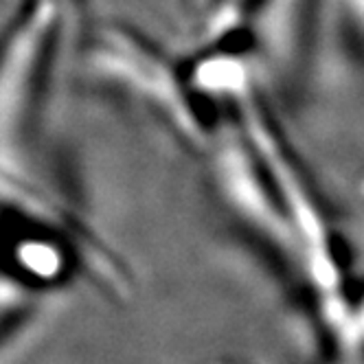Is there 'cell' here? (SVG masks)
I'll use <instances>...</instances> for the list:
<instances>
[{"label": "cell", "mask_w": 364, "mask_h": 364, "mask_svg": "<svg viewBox=\"0 0 364 364\" xmlns=\"http://www.w3.org/2000/svg\"><path fill=\"white\" fill-rule=\"evenodd\" d=\"M60 9L55 0H36L0 48V161L18 139Z\"/></svg>", "instance_id": "2"}, {"label": "cell", "mask_w": 364, "mask_h": 364, "mask_svg": "<svg viewBox=\"0 0 364 364\" xmlns=\"http://www.w3.org/2000/svg\"><path fill=\"white\" fill-rule=\"evenodd\" d=\"M55 3H58V5H60V7H62V0H55Z\"/></svg>", "instance_id": "6"}, {"label": "cell", "mask_w": 364, "mask_h": 364, "mask_svg": "<svg viewBox=\"0 0 364 364\" xmlns=\"http://www.w3.org/2000/svg\"><path fill=\"white\" fill-rule=\"evenodd\" d=\"M0 206L29 218L36 224H42L48 230H55L60 235L80 252V259L86 268L95 272V277L114 288V294L125 292V281L114 264V259L103 250L92 237L90 232L75 222L58 202H53L42 191L33 189L29 182L14 176L5 167H0Z\"/></svg>", "instance_id": "3"}, {"label": "cell", "mask_w": 364, "mask_h": 364, "mask_svg": "<svg viewBox=\"0 0 364 364\" xmlns=\"http://www.w3.org/2000/svg\"><path fill=\"white\" fill-rule=\"evenodd\" d=\"M92 66L159 110L182 141L198 147L209 143L178 73L129 31L114 27L101 31L92 50Z\"/></svg>", "instance_id": "1"}, {"label": "cell", "mask_w": 364, "mask_h": 364, "mask_svg": "<svg viewBox=\"0 0 364 364\" xmlns=\"http://www.w3.org/2000/svg\"><path fill=\"white\" fill-rule=\"evenodd\" d=\"M309 0H262L257 11V36L272 62L288 60L301 40Z\"/></svg>", "instance_id": "4"}, {"label": "cell", "mask_w": 364, "mask_h": 364, "mask_svg": "<svg viewBox=\"0 0 364 364\" xmlns=\"http://www.w3.org/2000/svg\"><path fill=\"white\" fill-rule=\"evenodd\" d=\"M244 0H224L222 3V9L218 14V18L213 20L215 22V27H224V22H230L232 20V14H237L240 7H242Z\"/></svg>", "instance_id": "5"}]
</instances>
